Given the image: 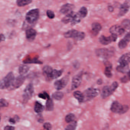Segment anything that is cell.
Instances as JSON below:
<instances>
[{
	"label": "cell",
	"instance_id": "cell-1",
	"mask_svg": "<svg viewBox=\"0 0 130 130\" xmlns=\"http://www.w3.org/2000/svg\"><path fill=\"white\" fill-rule=\"evenodd\" d=\"M43 73L47 80L50 81L56 79L60 77L63 73V70H57L53 69L50 66L46 65L44 66L42 69Z\"/></svg>",
	"mask_w": 130,
	"mask_h": 130
},
{
	"label": "cell",
	"instance_id": "cell-2",
	"mask_svg": "<svg viewBox=\"0 0 130 130\" xmlns=\"http://www.w3.org/2000/svg\"><path fill=\"white\" fill-rule=\"evenodd\" d=\"M15 78L12 72H10L5 76L0 82V88L1 89L10 88L13 85Z\"/></svg>",
	"mask_w": 130,
	"mask_h": 130
},
{
	"label": "cell",
	"instance_id": "cell-3",
	"mask_svg": "<svg viewBox=\"0 0 130 130\" xmlns=\"http://www.w3.org/2000/svg\"><path fill=\"white\" fill-rule=\"evenodd\" d=\"M64 36L66 38H72L77 41H81L84 39L85 34L84 32L72 29L65 32Z\"/></svg>",
	"mask_w": 130,
	"mask_h": 130
},
{
	"label": "cell",
	"instance_id": "cell-4",
	"mask_svg": "<svg viewBox=\"0 0 130 130\" xmlns=\"http://www.w3.org/2000/svg\"><path fill=\"white\" fill-rule=\"evenodd\" d=\"M118 83L117 82L113 83L111 86H106L102 89L101 93V96L103 99H105L113 93L118 88Z\"/></svg>",
	"mask_w": 130,
	"mask_h": 130
},
{
	"label": "cell",
	"instance_id": "cell-5",
	"mask_svg": "<svg viewBox=\"0 0 130 130\" xmlns=\"http://www.w3.org/2000/svg\"><path fill=\"white\" fill-rule=\"evenodd\" d=\"M129 107L127 105H122L117 101L113 102L111 107V110L113 113L120 115L123 114L127 112Z\"/></svg>",
	"mask_w": 130,
	"mask_h": 130
},
{
	"label": "cell",
	"instance_id": "cell-6",
	"mask_svg": "<svg viewBox=\"0 0 130 130\" xmlns=\"http://www.w3.org/2000/svg\"><path fill=\"white\" fill-rule=\"evenodd\" d=\"M39 9H33L29 11L26 15V20L28 23L33 24L35 23L39 18Z\"/></svg>",
	"mask_w": 130,
	"mask_h": 130
},
{
	"label": "cell",
	"instance_id": "cell-7",
	"mask_svg": "<svg viewBox=\"0 0 130 130\" xmlns=\"http://www.w3.org/2000/svg\"><path fill=\"white\" fill-rule=\"evenodd\" d=\"M100 91L98 89L90 88L87 89L83 92L85 98V101H90L97 96Z\"/></svg>",
	"mask_w": 130,
	"mask_h": 130
},
{
	"label": "cell",
	"instance_id": "cell-8",
	"mask_svg": "<svg viewBox=\"0 0 130 130\" xmlns=\"http://www.w3.org/2000/svg\"><path fill=\"white\" fill-rule=\"evenodd\" d=\"M34 92V88L32 83L28 84L24 89L23 93V98L25 103L28 102L33 96Z\"/></svg>",
	"mask_w": 130,
	"mask_h": 130
},
{
	"label": "cell",
	"instance_id": "cell-9",
	"mask_svg": "<svg viewBox=\"0 0 130 130\" xmlns=\"http://www.w3.org/2000/svg\"><path fill=\"white\" fill-rule=\"evenodd\" d=\"M69 81V76L68 75L65 76L62 78L56 80L54 82V87L56 90H62L66 86Z\"/></svg>",
	"mask_w": 130,
	"mask_h": 130
},
{
	"label": "cell",
	"instance_id": "cell-10",
	"mask_svg": "<svg viewBox=\"0 0 130 130\" xmlns=\"http://www.w3.org/2000/svg\"><path fill=\"white\" fill-rule=\"evenodd\" d=\"M117 35L115 34H111L109 37H106L102 35L99 38V41L102 45H106L110 44L112 42H115L117 39Z\"/></svg>",
	"mask_w": 130,
	"mask_h": 130
},
{
	"label": "cell",
	"instance_id": "cell-11",
	"mask_svg": "<svg viewBox=\"0 0 130 130\" xmlns=\"http://www.w3.org/2000/svg\"><path fill=\"white\" fill-rule=\"evenodd\" d=\"M95 53L98 57L104 59L110 58L113 54V53L111 51L106 48L96 50Z\"/></svg>",
	"mask_w": 130,
	"mask_h": 130
},
{
	"label": "cell",
	"instance_id": "cell-12",
	"mask_svg": "<svg viewBox=\"0 0 130 130\" xmlns=\"http://www.w3.org/2000/svg\"><path fill=\"white\" fill-rule=\"evenodd\" d=\"M82 73L80 72L73 76L72 81L71 88L72 90L76 89L81 85L82 80Z\"/></svg>",
	"mask_w": 130,
	"mask_h": 130
},
{
	"label": "cell",
	"instance_id": "cell-13",
	"mask_svg": "<svg viewBox=\"0 0 130 130\" xmlns=\"http://www.w3.org/2000/svg\"><path fill=\"white\" fill-rule=\"evenodd\" d=\"M25 80V76L20 75L15 79L13 85L10 88L13 89H16L20 88L24 82Z\"/></svg>",
	"mask_w": 130,
	"mask_h": 130
},
{
	"label": "cell",
	"instance_id": "cell-14",
	"mask_svg": "<svg viewBox=\"0 0 130 130\" xmlns=\"http://www.w3.org/2000/svg\"><path fill=\"white\" fill-rule=\"evenodd\" d=\"M125 30L121 26L115 25L112 26L110 29V32L111 34L118 36L122 35L125 32Z\"/></svg>",
	"mask_w": 130,
	"mask_h": 130
},
{
	"label": "cell",
	"instance_id": "cell-15",
	"mask_svg": "<svg viewBox=\"0 0 130 130\" xmlns=\"http://www.w3.org/2000/svg\"><path fill=\"white\" fill-rule=\"evenodd\" d=\"M130 8V2L126 1L121 6L118 16L122 17L125 15L129 11Z\"/></svg>",
	"mask_w": 130,
	"mask_h": 130
},
{
	"label": "cell",
	"instance_id": "cell-16",
	"mask_svg": "<svg viewBox=\"0 0 130 130\" xmlns=\"http://www.w3.org/2000/svg\"><path fill=\"white\" fill-rule=\"evenodd\" d=\"M130 42V31L125 35L123 39H121L118 43V46L121 49L125 48Z\"/></svg>",
	"mask_w": 130,
	"mask_h": 130
},
{
	"label": "cell",
	"instance_id": "cell-17",
	"mask_svg": "<svg viewBox=\"0 0 130 130\" xmlns=\"http://www.w3.org/2000/svg\"><path fill=\"white\" fill-rule=\"evenodd\" d=\"M36 31L34 29L30 28L26 30V38L30 42L34 41L36 36Z\"/></svg>",
	"mask_w": 130,
	"mask_h": 130
},
{
	"label": "cell",
	"instance_id": "cell-18",
	"mask_svg": "<svg viewBox=\"0 0 130 130\" xmlns=\"http://www.w3.org/2000/svg\"><path fill=\"white\" fill-rule=\"evenodd\" d=\"M120 65H128L130 63V53L124 54L119 59L118 61Z\"/></svg>",
	"mask_w": 130,
	"mask_h": 130
},
{
	"label": "cell",
	"instance_id": "cell-19",
	"mask_svg": "<svg viewBox=\"0 0 130 130\" xmlns=\"http://www.w3.org/2000/svg\"><path fill=\"white\" fill-rule=\"evenodd\" d=\"M74 8V5L72 4H66L62 6L60 12L63 14L69 13L72 11Z\"/></svg>",
	"mask_w": 130,
	"mask_h": 130
},
{
	"label": "cell",
	"instance_id": "cell-20",
	"mask_svg": "<svg viewBox=\"0 0 130 130\" xmlns=\"http://www.w3.org/2000/svg\"><path fill=\"white\" fill-rule=\"evenodd\" d=\"M76 13L74 11H72L71 13L68 14L62 20L63 23L65 24H68L69 23H71L74 20Z\"/></svg>",
	"mask_w": 130,
	"mask_h": 130
},
{
	"label": "cell",
	"instance_id": "cell-21",
	"mask_svg": "<svg viewBox=\"0 0 130 130\" xmlns=\"http://www.w3.org/2000/svg\"><path fill=\"white\" fill-rule=\"evenodd\" d=\"M105 74L108 78H111L112 76L111 70L112 69V64L109 62H105Z\"/></svg>",
	"mask_w": 130,
	"mask_h": 130
},
{
	"label": "cell",
	"instance_id": "cell-22",
	"mask_svg": "<svg viewBox=\"0 0 130 130\" xmlns=\"http://www.w3.org/2000/svg\"><path fill=\"white\" fill-rule=\"evenodd\" d=\"M101 25L98 23H93L92 25V30L93 35L97 36L102 29Z\"/></svg>",
	"mask_w": 130,
	"mask_h": 130
},
{
	"label": "cell",
	"instance_id": "cell-23",
	"mask_svg": "<svg viewBox=\"0 0 130 130\" xmlns=\"http://www.w3.org/2000/svg\"><path fill=\"white\" fill-rule=\"evenodd\" d=\"M74 97L78 101L79 103H82L85 102V98L83 93L80 91H76L73 93Z\"/></svg>",
	"mask_w": 130,
	"mask_h": 130
},
{
	"label": "cell",
	"instance_id": "cell-24",
	"mask_svg": "<svg viewBox=\"0 0 130 130\" xmlns=\"http://www.w3.org/2000/svg\"><path fill=\"white\" fill-rule=\"evenodd\" d=\"M44 110V107L41 103L36 101L35 103L34 106V110L37 113H42Z\"/></svg>",
	"mask_w": 130,
	"mask_h": 130
},
{
	"label": "cell",
	"instance_id": "cell-25",
	"mask_svg": "<svg viewBox=\"0 0 130 130\" xmlns=\"http://www.w3.org/2000/svg\"><path fill=\"white\" fill-rule=\"evenodd\" d=\"M30 70V67L27 65H22L19 67L18 69L19 73L21 75H24L27 73Z\"/></svg>",
	"mask_w": 130,
	"mask_h": 130
},
{
	"label": "cell",
	"instance_id": "cell-26",
	"mask_svg": "<svg viewBox=\"0 0 130 130\" xmlns=\"http://www.w3.org/2000/svg\"><path fill=\"white\" fill-rule=\"evenodd\" d=\"M117 70L118 72L122 73H127L129 71V66L128 65H120L117 67Z\"/></svg>",
	"mask_w": 130,
	"mask_h": 130
},
{
	"label": "cell",
	"instance_id": "cell-27",
	"mask_svg": "<svg viewBox=\"0 0 130 130\" xmlns=\"http://www.w3.org/2000/svg\"><path fill=\"white\" fill-rule=\"evenodd\" d=\"M54 109V103L53 101L50 98L49 99L47 100L46 103V109L48 111H52Z\"/></svg>",
	"mask_w": 130,
	"mask_h": 130
},
{
	"label": "cell",
	"instance_id": "cell-28",
	"mask_svg": "<svg viewBox=\"0 0 130 130\" xmlns=\"http://www.w3.org/2000/svg\"><path fill=\"white\" fill-rule=\"evenodd\" d=\"M64 94L62 92L56 91L54 92L52 95L53 98L57 101H60L63 98Z\"/></svg>",
	"mask_w": 130,
	"mask_h": 130
},
{
	"label": "cell",
	"instance_id": "cell-29",
	"mask_svg": "<svg viewBox=\"0 0 130 130\" xmlns=\"http://www.w3.org/2000/svg\"><path fill=\"white\" fill-rule=\"evenodd\" d=\"M32 2V0H17V4L19 7H24Z\"/></svg>",
	"mask_w": 130,
	"mask_h": 130
},
{
	"label": "cell",
	"instance_id": "cell-30",
	"mask_svg": "<svg viewBox=\"0 0 130 130\" xmlns=\"http://www.w3.org/2000/svg\"><path fill=\"white\" fill-rule=\"evenodd\" d=\"M24 64H42V62L40 61H39L37 58H34V59H28L24 61Z\"/></svg>",
	"mask_w": 130,
	"mask_h": 130
},
{
	"label": "cell",
	"instance_id": "cell-31",
	"mask_svg": "<svg viewBox=\"0 0 130 130\" xmlns=\"http://www.w3.org/2000/svg\"><path fill=\"white\" fill-rule=\"evenodd\" d=\"M76 117L75 115L73 113H69L66 116L65 120L66 122L67 123H71L75 121Z\"/></svg>",
	"mask_w": 130,
	"mask_h": 130
},
{
	"label": "cell",
	"instance_id": "cell-32",
	"mask_svg": "<svg viewBox=\"0 0 130 130\" xmlns=\"http://www.w3.org/2000/svg\"><path fill=\"white\" fill-rule=\"evenodd\" d=\"M88 11L87 8L85 7H83L81 8L78 13L82 18H84L87 16Z\"/></svg>",
	"mask_w": 130,
	"mask_h": 130
},
{
	"label": "cell",
	"instance_id": "cell-33",
	"mask_svg": "<svg viewBox=\"0 0 130 130\" xmlns=\"http://www.w3.org/2000/svg\"><path fill=\"white\" fill-rule=\"evenodd\" d=\"M121 26L125 30H127L130 29V20L129 19H124L121 24Z\"/></svg>",
	"mask_w": 130,
	"mask_h": 130
},
{
	"label": "cell",
	"instance_id": "cell-34",
	"mask_svg": "<svg viewBox=\"0 0 130 130\" xmlns=\"http://www.w3.org/2000/svg\"><path fill=\"white\" fill-rule=\"evenodd\" d=\"M77 126V122L74 121L70 123V124L68 125L64 130H76Z\"/></svg>",
	"mask_w": 130,
	"mask_h": 130
},
{
	"label": "cell",
	"instance_id": "cell-35",
	"mask_svg": "<svg viewBox=\"0 0 130 130\" xmlns=\"http://www.w3.org/2000/svg\"><path fill=\"white\" fill-rule=\"evenodd\" d=\"M38 97L40 98L44 99V100H47L50 98L49 94L46 92L45 91H44L39 93L38 95Z\"/></svg>",
	"mask_w": 130,
	"mask_h": 130
},
{
	"label": "cell",
	"instance_id": "cell-36",
	"mask_svg": "<svg viewBox=\"0 0 130 130\" xmlns=\"http://www.w3.org/2000/svg\"><path fill=\"white\" fill-rule=\"evenodd\" d=\"M8 102L4 99H1L0 101V106L1 107H5L8 106Z\"/></svg>",
	"mask_w": 130,
	"mask_h": 130
},
{
	"label": "cell",
	"instance_id": "cell-37",
	"mask_svg": "<svg viewBox=\"0 0 130 130\" xmlns=\"http://www.w3.org/2000/svg\"><path fill=\"white\" fill-rule=\"evenodd\" d=\"M47 15L50 19H53L55 17L54 12L50 10H48L47 11Z\"/></svg>",
	"mask_w": 130,
	"mask_h": 130
},
{
	"label": "cell",
	"instance_id": "cell-38",
	"mask_svg": "<svg viewBox=\"0 0 130 130\" xmlns=\"http://www.w3.org/2000/svg\"><path fill=\"white\" fill-rule=\"evenodd\" d=\"M44 128L46 130H51L52 129V124L49 122H46L44 124Z\"/></svg>",
	"mask_w": 130,
	"mask_h": 130
},
{
	"label": "cell",
	"instance_id": "cell-39",
	"mask_svg": "<svg viewBox=\"0 0 130 130\" xmlns=\"http://www.w3.org/2000/svg\"><path fill=\"white\" fill-rule=\"evenodd\" d=\"M18 117L15 116L14 118H10L9 119V121L11 124H13L16 123V121H18Z\"/></svg>",
	"mask_w": 130,
	"mask_h": 130
},
{
	"label": "cell",
	"instance_id": "cell-40",
	"mask_svg": "<svg viewBox=\"0 0 130 130\" xmlns=\"http://www.w3.org/2000/svg\"><path fill=\"white\" fill-rule=\"evenodd\" d=\"M121 81L122 83H126L128 81H129V79H128V78H127V76H125L123 77V78H121Z\"/></svg>",
	"mask_w": 130,
	"mask_h": 130
},
{
	"label": "cell",
	"instance_id": "cell-41",
	"mask_svg": "<svg viewBox=\"0 0 130 130\" xmlns=\"http://www.w3.org/2000/svg\"><path fill=\"white\" fill-rule=\"evenodd\" d=\"M14 127L11 126H7L4 127V130H15Z\"/></svg>",
	"mask_w": 130,
	"mask_h": 130
},
{
	"label": "cell",
	"instance_id": "cell-42",
	"mask_svg": "<svg viewBox=\"0 0 130 130\" xmlns=\"http://www.w3.org/2000/svg\"><path fill=\"white\" fill-rule=\"evenodd\" d=\"M5 40V36L4 34H1V42H3V41H4Z\"/></svg>",
	"mask_w": 130,
	"mask_h": 130
},
{
	"label": "cell",
	"instance_id": "cell-43",
	"mask_svg": "<svg viewBox=\"0 0 130 130\" xmlns=\"http://www.w3.org/2000/svg\"><path fill=\"white\" fill-rule=\"evenodd\" d=\"M97 83L98 85H101L102 84V79H98V81H97Z\"/></svg>",
	"mask_w": 130,
	"mask_h": 130
},
{
	"label": "cell",
	"instance_id": "cell-44",
	"mask_svg": "<svg viewBox=\"0 0 130 130\" xmlns=\"http://www.w3.org/2000/svg\"><path fill=\"white\" fill-rule=\"evenodd\" d=\"M108 10H109V11L112 12L113 10V8L111 6H110V7H108Z\"/></svg>",
	"mask_w": 130,
	"mask_h": 130
},
{
	"label": "cell",
	"instance_id": "cell-45",
	"mask_svg": "<svg viewBox=\"0 0 130 130\" xmlns=\"http://www.w3.org/2000/svg\"><path fill=\"white\" fill-rule=\"evenodd\" d=\"M127 78L129 79V81H130V70L127 72Z\"/></svg>",
	"mask_w": 130,
	"mask_h": 130
}]
</instances>
